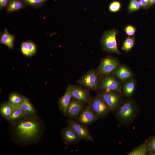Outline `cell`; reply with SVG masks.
<instances>
[{"instance_id": "obj_21", "label": "cell", "mask_w": 155, "mask_h": 155, "mask_svg": "<svg viewBox=\"0 0 155 155\" xmlns=\"http://www.w3.org/2000/svg\"><path fill=\"white\" fill-rule=\"evenodd\" d=\"M13 110L12 106L9 102L1 104L0 106V111L2 116L6 119L11 115Z\"/></svg>"}, {"instance_id": "obj_34", "label": "cell", "mask_w": 155, "mask_h": 155, "mask_svg": "<svg viewBox=\"0 0 155 155\" xmlns=\"http://www.w3.org/2000/svg\"><path fill=\"white\" fill-rule=\"evenodd\" d=\"M151 6H153L155 4V0H150Z\"/></svg>"}, {"instance_id": "obj_10", "label": "cell", "mask_w": 155, "mask_h": 155, "mask_svg": "<svg viewBox=\"0 0 155 155\" xmlns=\"http://www.w3.org/2000/svg\"><path fill=\"white\" fill-rule=\"evenodd\" d=\"M61 135L65 142L66 148L71 144L77 143L81 140L76 132L68 126L62 129Z\"/></svg>"}, {"instance_id": "obj_6", "label": "cell", "mask_w": 155, "mask_h": 155, "mask_svg": "<svg viewBox=\"0 0 155 155\" xmlns=\"http://www.w3.org/2000/svg\"><path fill=\"white\" fill-rule=\"evenodd\" d=\"M98 73L96 71L91 70L82 76L78 82L84 86L95 90L97 88L98 82Z\"/></svg>"}, {"instance_id": "obj_11", "label": "cell", "mask_w": 155, "mask_h": 155, "mask_svg": "<svg viewBox=\"0 0 155 155\" xmlns=\"http://www.w3.org/2000/svg\"><path fill=\"white\" fill-rule=\"evenodd\" d=\"M100 88L106 91H115L121 92L120 85L119 82L114 78L111 76L104 77L100 84Z\"/></svg>"}, {"instance_id": "obj_2", "label": "cell", "mask_w": 155, "mask_h": 155, "mask_svg": "<svg viewBox=\"0 0 155 155\" xmlns=\"http://www.w3.org/2000/svg\"><path fill=\"white\" fill-rule=\"evenodd\" d=\"M117 33V31L114 29L106 31L104 33L101 43L103 49L105 51L119 54L116 38Z\"/></svg>"}, {"instance_id": "obj_7", "label": "cell", "mask_w": 155, "mask_h": 155, "mask_svg": "<svg viewBox=\"0 0 155 155\" xmlns=\"http://www.w3.org/2000/svg\"><path fill=\"white\" fill-rule=\"evenodd\" d=\"M119 64L118 61L111 57L104 58L100 63L96 71L100 74H106L114 71Z\"/></svg>"}, {"instance_id": "obj_32", "label": "cell", "mask_w": 155, "mask_h": 155, "mask_svg": "<svg viewBox=\"0 0 155 155\" xmlns=\"http://www.w3.org/2000/svg\"><path fill=\"white\" fill-rule=\"evenodd\" d=\"M28 46L29 50L32 55L35 54L36 51V47L35 44L31 41H28Z\"/></svg>"}, {"instance_id": "obj_26", "label": "cell", "mask_w": 155, "mask_h": 155, "mask_svg": "<svg viewBox=\"0 0 155 155\" xmlns=\"http://www.w3.org/2000/svg\"><path fill=\"white\" fill-rule=\"evenodd\" d=\"M26 5L34 7H38L42 6L47 0H23Z\"/></svg>"}, {"instance_id": "obj_4", "label": "cell", "mask_w": 155, "mask_h": 155, "mask_svg": "<svg viewBox=\"0 0 155 155\" xmlns=\"http://www.w3.org/2000/svg\"><path fill=\"white\" fill-rule=\"evenodd\" d=\"M89 103L91 108L98 118L104 116L109 110L100 94L91 99Z\"/></svg>"}, {"instance_id": "obj_18", "label": "cell", "mask_w": 155, "mask_h": 155, "mask_svg": "<svg viewBox=\"0 0 155 155\" xmlns=\"http://www.w3.org/2000/svg\"><path fill=\"white\" fill-rule=\"evenodd\" d=\"M113 73L122 80H125L131 78L132 74L130 70L124 66L117 67L113 71Z\"/></svg>"}, {"instance_id": "obj_1", "label": "cell", "mask_w": 155, "mask_h": 155, "mask_svg": "<svg viewBox=\"0 0 155 155\" xmlns=\"http://www.w3.org/2000/svg\"><path fill=\"white\" fill-rule=\"evenodd\" d=\"M40 131L39 123L32 118L20 121L15 128L17 136L24 141L35 139L39 134Z\"/></svg>"}, {"instance_id": "obj_25", "label": "cell", "mask_w": 155, "mask_h": 155, "mask_svg": "<svg viewBox=\"0 0 155 155\" xmlns=\"http://www.w3.org/2000/svg\"><path fill=\"white\" fill-rule=\"evenodd\" d=\"M142 8L138 0H130L128 7V11L129 13L140 10Z\"/></svg>"}, {"instance_id": "obj_22", "label": "cell", "mask_w": 155, "mask_h": 155, "mask_svg": "<svg viewBox=\"0 0 155 155\" xmlns=\"http://www.w3.org/2000/svg\"><path fill=\"white\" fill-rule=\"evenodd\" d=\"M135 89V84L133 80H130L126 82L123 86V91L127 96H131L133 94Z\"/></svg>"}, {"instance_id": "obj_12", "label": "cell", "mask_w": 155, "mask_h": 155, "mask_svg": "<svg viewBox=\"0 0 155 155\" xmlns=\"http://www.w3.org/2000/svg\"><path fill=\"white\" fill-rule=\"evenodd\" d=\"M100 94L109 110L113 111L117 108L119 104V98L117 94L110 91H105Z\"/></svg>"}, {"instance_id": "obj_23", "label": "cell", "mask_w": 155, "mask_h": 155, "mask_svg": "<svg viewBox=\"0 0 155 155\" xmlns=\"http://www.w3.org/2000/svg\"><path fill=\"white\" fill-rule=\"evenodd\" d=\"M134 36H129L125 39L121 47L122 50L127 52L130 50L133 46L135 43Z\"/></svg>"}, {"instance_id": "obj_15", "label": "cell", "mask_w": 155, "mask_h": 155, "mask_svg": "<svg viewBox=\"0 0 155 155\" xmlns=\"http://www.w3.org/2000/svg\"><path fill=\"white\" fill-rule=\"evenodd\" d=\"M20 107L24 117L31 118L35 115L34 108L29 100L25 97L23 96Z\"/></svg>"}, {"instance_id": "obj_31", "label": "cell", "mask_w": 155, "mask_h": 155, "mask_svg": "<svg viewBox=\"0 0 155 155\" xmlns=\"http://www.w3.org/2000/svg\"><path fill=\"white\" fill-rule=\"evenodd\" d=\"M142 8L143 9H147L151 7L150 0H138Z\"/></svg>"}, {"instance_id": "obj_8", "label": "cell", "mask_w": 155, "mask_h": 155, "mask_svg": "<svg viewBox=\"0 0 155 155\" xmlns=\"http://www.w3.org/2000/svg\"><path fill=\"white\" fill-rule=\"evenodd\" d=\"M78 118L79 123L86 126L92 123L98 118L90 105L83 108Z\"/></svg>"}, {"instance_id": "obj_9", "label": "cell", "mask_w": 155, "mask_h": 155, "mask_svg": "<svg viewBox=\"0 0 155 155\" xmlns=\"http://www.w3.org/2000/svg\"><path fill=\"white\" fill-rule=\"evenodd\" d=\"M84 103L73 98L71 99L67 107L66 116L73 119L78 118Z\"/></svg>"}, {"instance_id": "obj_28", "label": "cell", "mask_w": 155, "mask_h": 155, "mask_svg": "<svg viewBox=\"0 0 155 155\" xmlns=\"http://www.w3.org/2000/svg\"><path fill=\"white\" fill-rule=\"evenodd\" d=\"M148 151L151 154H155V137L151 138L148 142Z\"/></svg>"}, {"instance_id": "obj_27", "label": "cell", "mask_w": 155, "mask_h": 155, "mask_svg": "<svg viewBox=\"0 0 155 155\" xmlns=\"http://www.w3.org/2000/svg\"><path fill=\"white\" fill-rule=\"evenodd\" d=\"M121 7V3L118 1L112 2L108 6V9L110 11L113 13L118 12L120 9Z\"/></svg>"}, {"instance_id": "obj_13", "label": "cell", "mask_w": 155, "mask_h": 155, "mask_svg": "<svg viewBox=\"0 0 155 155\" xmlns=\"http://www.w3.org/2000/svg\"><path fill=\"white\" fill-rule=\"evenodd\" d=\"M72 97L86 103H90L91 99L88 92L86 90L78 86H70Z\"/></svg>"}, {"instance_id": "obj_33", "label": "cell", "mask_w": 155, "mask_h": 155, "mask_svg": "<svg viewBox=\"0 0 155 155\" xmlns=\"http://www.w3.org/2000/svg\"><path fill=\"white\" fill-rule=\"evenodd\" d=\"M8 0H0V9L5 7Z\"/></svg>"}, {"instance_id": "obj_5", "label": "cell", "mask_w": 155, "mask_h": 155, "mask_svg": "<svg viewBox=\"0 0 155 155\" xmlns=\"http://www.w3.org/2000/svg\"><path fill=\"white\" fill-rule=\"evenodd\" d=\"M67 122L68 126L76 132L81 139L87 142L94 141L92 135L86 125L71 119L68 120Z\"/></svg>"}, {"instance_id": "obj_16", "label": "cell", "mask_w": 155, "mask_h": 155, "mask_svg": "<svg viewBox=\"0 0 155 155\" xmlns=\"http://www.w3.org/2000/svg\"><path fill=\"white\" fill-rule=\"evenodd\" d=\"M26 5L23 0H8L5 7L7 12L11 13L24 9Z\"/></svg>"}, {"instance_id": "obj_19", "label": "cell", "mask_w": 155, "mask_h": 155, "mask_svg": "<svg viewBox=\"0 0 155 155\" xmlns=\"http://www.w3.org/2000/svg\"><path fill=\"white\" fill-rule=\"evenodd\" d=\"M12 106L13 107L12 112L10 116L7 119L10 121H13L24 117L20 105Z\"/></svg>"}, {"instance_id": "obj_24", "label": "cell", "mask_w": 155, "mask_h": 155, "mask_svg": "<svg viewBox=\"0 0 155 155\" xmlns=\"http://www.w3.org/2000/svg\"><path fill=\"white\" fill-rule=\"evenodd\" d=\"M23 96L16 93H13L9 96L8 102L12 106L20 105Z\"/></svg>"}, {"instance_id": "obj_29", "label": "cell", "mask_w": 155, "mask_h": 155, "mask_svg": "<svg viewBox=\"0 0 155 155\" xmlns=\"http://www.w3.org/2000/svg\"><path fill=\"white\" fill-rule=\"evenodd\" d=\"M21 50L22 53L24 55L29 57L32 55L29 50L27 42H24L22 43Z\"/></svg>"}, {"instance_id": "obj_17", "label": "cell", "mask_w": 155, "mask_h": 155, "mask_svg": "<svg viewBox=\"0 0 155 155\" xmlns=\"http://www.w3.org/2000/svg\"><path fill=\"white\" fill-rule=\"evenodd\" d=\"M14 39V36L9 34L7 29L5 28L3 32L1 35L0 42L5 45L9 49H12L13 47Z\"/></svg>"}, {"instance_id": "obj_20", "label": "cell", "mask_w": 155, "mask_h": 155, "mask_svg": "<svg viewBox=\"0 0 155 155\" xmlns=\"http://www.w3.org/2000/svg\"><path fill=\"white\" fill-rule=\"evenodd\" d=\"M148 151V142L147 141L129 153L127 155H146Z\"/></svg>"}, {"instance_id": "obj_3", "label": "cell", "mask_w": 155, "mask_h": 155, "mask_svg": "<svg viewBox=\"0 0 155 155\" xmlns=\"http://www.w3.org/2000/svg\"><path fill=\"white\" fill-rule=\"evenodd\" d=\"M136 111V108L133 102L128 101L120 107L117 113V117L121 122L128 123L135 117Z\"/></svg>"}, {"instance_id": "obj_30", "label": "cell", "mask_w": 155, "mask_h": 155, "mask_svg": "<svg viewBox=\"0 0 155 155\" xmlns=\"http://www.w3.org/2000/svg\"><path fill=\"white\" fill-rule=\"evenodd\" d=\"M124 30L128 36H133L135 33L136 29L133 26L129 25L125 27Z\"/></svg>"}, {"instance_id": "obj_14", "label": "cell", "mask_w": 155, "mask_h": 155, "mask_svg": "<svg viewBox=\"0 0 155 155\" xmlns=\"http://www.w3.org/2000/svg\"><path fill=\"white\" fill-rule=\"evenodd\" d=\"M71 97L70 86L67 88L64 94L60 98L59 101V109L65 116L67 115V107Z\"/></svg>"}]
</instances>
